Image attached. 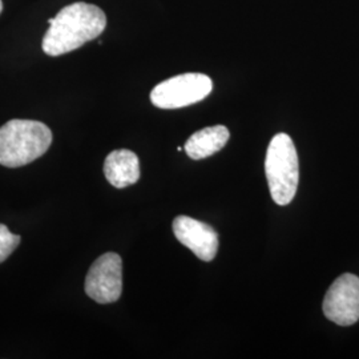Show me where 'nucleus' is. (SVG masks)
Returning <instances> with one entry per match:
<instances>
[{
    "label": "nucleus",
    "mask_w": 359,
    "mask_h": 359,
    "mask_svg": "<svg viewBox=\"0 0 359 359\" xmlns=\"http://www.w3.org/2000/svg\"><path fill=\"white\" fill-rule=\"evenodd\" d=\"M52 132L44 123L13 118L0 127V165L25 167L48 151Z\"/></svg>",
    "instance_id": "f03ea898"
},
{
    "label": "nucleus",
    "mask_w": 359,
    "mask_h": 359,
    "mask_svg": "<svg viewBox=\"0 0 359 359\" xmlns=\"http://www.w3.org/2000/svg\"><path fill=\"white\" fill-rule=\"evenodd\" d=\"M323 313L327 320L350 326L359 320V277L346 273L338 277L323 299Z\"/></svg>",
    "instance_id": "423d86ee"
},
{
    "label": "nucleus",
    "mask_w": 359,
    "mask_h": 359,
    "mask_svg": "<svg viewBox=\"0 0 359 359\" xmlns=\"http://www.w3.org/2000/svg\"><path fill=\"white\" fill-rule=\"evenodd\" d=\"M1 10H3V3H1V0H0V13H1Z\"/></svg>",
    "instance_id": "9b49d317"
},
{
    "label": "nucleus",
    "mask_w": 359,
    "mask_h": 359,
    "mask_svg": "<svg viewBox=\"0 0 359 359\" xmlns=\"http://www.w3.org/2000/svg\"><path fill=\"white\" fill-rule=\"evenodd\" d=\"M20 241V236L13 234L6 225L0 224V264L10 257Z\"/></svg>",
    "instance_id": "9d476101"
},
{
    "label": "nucleus",
    "mask_w": 359,
    "mask_h": 359,
    "mask_svg": "<svg viewBox=\"0 0 359 359\" xmlns=\"http://www.w3.org/2000/svg\"><path fill=\"white\" fill-rule=\"evenodd\" d=\"M48 23L43 51L48 56H60L100 36L107 27V16L100 7L77 1L62 8Z\"/></svg>",
    "instance_id": "f257e3e1"
},
{
    "label": "nucleus",
    "mask_w": 359,
    "mask_h": 359,
    "mask_svg": "<svg viewBox=\"0 0 359 359\" xmlns=\"http://www.w3.org/2000/svg\"><path fill=\"white\" fill-rule=\"evenodd\" d=\"M265 172L273 201L277 205H289L294 198L299 180L298 154L289 135L278 133L271 139Z\"/></svg>",
    "instance_id": "7ed1b4c3"
},
{
    "label": "nucleus",
    "mask_w": 359,
    "mask_h": 359,
    "mask_svg": "<svg viewBox=\"0 0 359 359\" xmlns=\"http://www.w3.org/2000/svg\"><path fill=\"white\" fill-rule=\"evenodd\" d=\"M105 179L115 188L123 189L140 179V161L137 154L128 149H117L107 156L104 163Z\"/></svg>",
    "instance_id": "6e6552de"
},
{
    "label": "nucleus",
    "mask_w": 359,
    "mask_h": 359,
    "mask_svg": "<svg viewBox=\"0 0 359 359\" xmlns=\"http://www.w3.org/2000/svg\"><path fill=\"white\" fill-rule=\"evenodd\" d=\"M231 137V133L224 126H215L201 129L185 142V152L193 160L206 158L221 151Z\"/></svg>",
    "instance_id": "1a4fd4ad"
},
{
    "label": "nucleus",
    "mask_w": 359,
    "mask_h": 359,
    "mask_svg": "<svg viewBox=\"0 0 359 359\" xmlns=\"http://www.w3.org/2000/svg\"><path fill=\"white\" fill-rule=\"evenodd\" d=\"M173 233L181 244L203 261H212L218 250V234L210 225L188 216L173 221Z\"/></svg>",
    "instance_id": "0eeeda50"
},
{
    "label": "nucleus",
    "mask_w": 359,
    "mask_h": 359,
    "mask_svg": "<svg viewBox=\"0 0 359 359\" xmlns=\"http://www.w3.org/2000/svg\"><path fill=\"white\" fill-rule=\"evenodd\" d=\"M123 292V261L116 253H105L90 266L86 293L97 304L116 302Z\"/></svg>",
    "instance_id": "39448f33"
},
{
    "label": "nucleus",
    "mask_w": 359,
    "mask_h": 359,
    "mask_svg": "<svg viewBox=\"0 0 359 359\" xmlns=\"http://www.w3.org/2000/svg\"><path fill=\"white\" fill-rule=\"evenodd\" d=\"M212 90L213 83L204 74H182L157 84L151 102L161 109H177L204 100Z\"/></svg>",
    "instance_id": "20e7f679"
}]
</instances>
